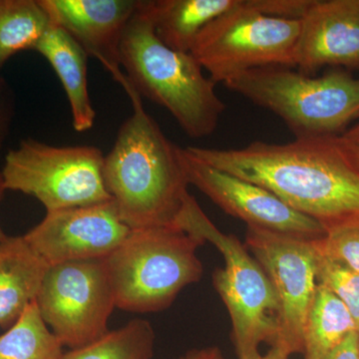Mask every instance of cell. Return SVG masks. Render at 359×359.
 Segmentation results:
<instances>
[{
  "label": "cell",
  "mask_w": 359,
  "mask_h": 359,
  "mask_svg": "<svg viewBox=\"0 0 359 359\" xmlns=\"http://www.w3.org/2000/svg\"><path fill=\"white\" fill-rule=\"evenodd\" d=\"M185 149L205 164L263 187L325 226L359 217V171L340 152L334 138Z\"/></svg>",
  "instance_id": "cell-1"
},
{
  "label": "cell",
  "mask_w": 359,
  "mask_h": 359,
  "mask_svg": "<svg viewBox=\"0 0 359 359\" xmlns=\"http://www.w3.org/2000/svg\"><path fill=\"white\" fill-rule=\"evenodd\" d=\"M120 85L133 110L104 159L106 188L130 230L174 226L189 193L180 147L146 112L126 76Z\"/></svg>",
  "instance_id": "cell-2"
},
{
  "label": "cell",
  "mask_w": 359,
  "mask_h": 359,
  "mask_svg": "<svg viewBox=\"0 0 359 359\" xmlns=\"http://www.w3.org/2000/svg\"><path fill=\"white\" fill-rule=\"evenodd\" d=\"M125 76L139 95L166 109L191 138L216 131L226 105L216 83L191 53L175 51L156 35L149 0H139L120 45Z\"/></svg>",
  "instance_id": "cell-3"
},
{
  "label": "cell",
  "mask_w": 359,
  "mask_h": 359,
  "mask_svg": "<svg viewBox=\"0 0 359 359\" xmlns=\"http://www.w3.org/2000/svg\"><path fill=\"white\" fill-rule=\"evenodd\" d=\"M224 85L280 117L299 140L334 138L359 118V77L341 70L313 77L269 66L245 71Z\"/></svg>",
  "instance_id": "cell-4"
},
{
  "label": "cell",
  "mask_w": 359,
  "mask_h": 359,
  "mask_svg": "<svg viewBox=\"0 0 359 359\" xmlns=\"http://www.w3.org/2000/svg\"><path fill=\"white\" fill-rule=\"evenodd\" d=\"M174 226L221 252L224 266L214 271L212 283L230 314L236 353L238 359H259V346L273 344L278 330V297L266 271L235 236L212 224L190 193Z\"/></svg>",
  "instance_id": "cell-5"
},
{
  "label": "cell",
  "mask_w": 359,
  "mask_h": 359,
  "mask_svg": "<svg viewBox=\"0 0 359 359\" xmlns=\"http://www.w3.org/2000/svg\"><path fill=\"white\" fill-rule=\"evenodd\" d=\"M203 245L175 226L130 231L105 259L116 308L136 313L169 308L182 290L202 278L197 249Z\"/></svg>",
  "instance_id": "cell-6"
},
{
  "label": "cell",
  "mask_w": 359,
  "mask_h": 359,
  "mask_svg": "<svg viewBox=\"0 0 359 359\" xmlns=\"http://www.w3.org/2000/svg\"><path fill=\"white\" fill-rule=\"evenodd\" d=\"M104 159L94 146H52L27 138L7 152L1 172L6 191L32 196L49 212L113 201Z\"/></svg>",
  "instance_id": "cell-7"
},
{
  "label": "cell",
  "mask_w": 359,
  "mask_h": 359,
  "mask_svg": "<svg viewBox=\"0 0 359 359\" xmlns=\"http://www.w3.org/2000/svg\"><path fill=\"white\" fill-rule=\"evenodd\" d=\"M301 20L276 18L259 11V0L219 16L200 33L191 54L215 83L255 68H295Z\"/></svg>",
  "instance_id": "cell-8"
},
{
  "label": "cell",
  "mask_w": 359,
  "mask_h": 359,
  "mask_svg": "<svg viewBox=\"0 0 359 359\" xmlns=\"http://www.w3.org/2000/svg\"><path fill=\"white\" fill-rule=\"evenodd\" d=\"M35 302L63 346L80 348L100 339L116 309L105 259L49 266Z\"/></svg>",
  "instance_id": "cell-9"
},
{
  "label": "cell",
  "mask_w": 359,
  "mask_h": 359,
  "mask_svg": "<svg viewBox=\"0 0 359 359\" xmlns=\"http://www.w3.org/2000/svg\"><path fill=\"white\" fill-rule=\"evenodd\" d=\"M313 242L250 226L245 233L247 248L266 271L278 297L273 344L292 354L304 353V325L318 285Z\"/></svg>",
  "instance_id": "cell-10"
},
{
  "label": "cell",
  "mask_w": 359,
  "mask_h": 359,
  "mask_svg": "<svg viewBox=\"0 0 359 359\" xmlns=\"http://www.w3.org/2000/svg\"><path fill=\"white\" fill-rule=\"evenodd\" d=\"M189 185L218 205L226 214L242 219L250 228L278 235L316 241L325 237V224L295 211L263 187L205 164L180 147Z\"/></svg>",
  "instance_id": "cell-11"
},
{
  "label": "cell",
  "mask_w": 359,
  "mask_h": 359,
  "mask_svg": "<svg viewBox=\"0 0 359 359\" xmlns=\"http://www.w3.org/2000/svg\"><path fill=\"white\" fill-rule=\"evenodd\" d=\"M130 229L114 201L46 212L23 235L49 266L67 262L106 259L128 237Z\"/></svg>",
  "instance_id": "cell-12"
},
{
  "label": "cell",
  "mask_w": 359,
  "mask_h": 359,
  "mask_svg": "<svg viewBox=\"0 0 359 359\" xmlns=\"http://www.w3.org/2000/svg\"><path fill=\"white\" fill-rule=\"evenodd\" d=\"M51 22L63 28L118 83L125 77L120 45L139 0H39Z\"/></svg>",
  "instance_id": "cell-13"
},
{
  "label": "cell",
  "mask_w": 359,
  "mask_h": 359,
  "mask_svg": "<svg viewBox=\"0 0 359 359\" xmlns=\"http://www.w3.org/2000/svg\"><path fill=\"white\" fill-rule=\"evenodd\" d=\"M325 66L359 70V0H311L301 18L295 67L311 75Z\"/></svg>",
  "instance_id": "cell-14"
},
{
  "label": "cell",
  "mask_w": 359,
  "mask_h": 359,
  "mask_svg": "<svg viewBox=\"0 0 359 359\" xmlns=\"http://www.w3.org/2000/svg\"><path fill=\"white\" fill-rule=\"evenodd\" d=\"M49 266L23 236L0 243V327L8 330L36 301Z\"/></svg>",
  "instance_id": "cell-15"
},
{
  "label": "cell",
  "mask_w": 359,
  "mask_h": 359,
  "mask_svg": "<svg viewBox=\"0 0 359 359\" xmlns=\"http://www.w3.org/2000/svg\"><path fill=\"white\" fill-rule=\"evenodd\" d=\"M57 75L70 106L73 128L79 133L94 126L96 111L88 88V54L63 28L51 22L35 50Z\"/></svg>",
  "instance_id": "cell-16"
},
{
  "label": "cell",
  "mask_w": 359,
  "mask_h": 359,
  "mask_svg": "<svg viewBox=\"0 0 359 359\" xmlns=\"http://www.w3.org/2000/svg\"><path fill=\"white\" fill-rule=\"evenodd\" d=\"M243 0H149L156 35L169 48L191 53L203 29Z\"/></svg>",
  "instance_id": "cell-17"
},
{
  "label": "cell",
  "mask_w": 359,
  "mask_h": 359,
  "mask_svg": "<svg viewBox=\"0 0 359 359\" xmlns=\"http://www.w3.org/2000/svg\"><path fill=\"white\" fill-rule=\"evenodd\" d=\"M358 325L344 302L318 283L304 332V359H323Z\"/></svg>",
  "instance_id": "cell-18"
},
{
  "label": "cell",
  "mask_w": 359,
  "mask_h": 359,
  "mask_svg": "<svg viewBox=\"0 0 359 359\" xmlns=\"http://www.w3.org/2000/svg\"><path fill=\"white\" fill-rule=\"evenodd\" d=\"M50 25L39 0H0V74L14 55L35 50Z\"/></svg>",
  "instance_id": "cell-19"
},
{
  "label": "cell",
  "mask_w": 359,
  "mask_h": 359,
  "mask_svg": "<svg viewBox=\"0 0 359 359\" xmlns=\"http://www.w3.org/2000/svg\"><path fill=\"white\" fill-rule=\"evenodd\" d=\"M63 347L44 323L35 302L0 335V359H61Z\"/></svg>",
  "instance_id": "cell-20"
},
{
  "label": "cell",
  "mask_w": 359,
  "mask_h": 359,
  "mask_svg": "<svg viewBox=\"0 0 359 359\" xmlns=\"http://www.w3.org/2000/svg\"><path fill=\"white\" fill-rule=\"evenodd\" d=\"M154 346L152 325L135 318L87 346L69 349L61 359H152Z\"/></svg>",
  "instance_id": "cell-21"
},
{
  "label": "cell",
  "mask_w": 359,
  "mask_h": 359,
  "mask_svg": "<svg viewBox=\"0 0 359 359\" xmlns=\"http://www.w3.org/2000/svg\"><path fill=\"white\" fill-rule=\"evenodd\" d=\"M316 250L318 283L344 302L359 330V273Z\"/></svg>",
  "instance_id": "cell-22"
},
{
  "label": "cell",
  "mask_w": 359,
  "mask_h": 359,
  "mask_svg": "<svg viewBox=\"0 0 359 359\" xmlns=\"http://www.w3.org/2000/svg\"><path fill=\"white\" fill-rule=\"evenodd\" d=\"M314 244L325 256L359 273V217L325 224V237Z\"/></svg>",
  "instance_id": "cell-23"
},
{
  "label": "cell",
  "mask_w": 359,
  "mask_h": 359,
  "mask_svg": "<svg viewBox=\"0 0 359 359\" xmlns=\"http://www.w3.org/2000/svg\"><path fill=\"white\" fill-rule=\"evenodd\" d=\"M15 113V93L6 78L0 74V150L11 135Z\"/></svg>",
  "instance_id": "cell-24"
},
{
  "label": "cell",
  "mask_w": 359,
  "mask_h": 359,
  "mask_svg": "<svg viewBox=\"0 0 359 359\" xmlns=\"http://www.w3.org/2000/svg\"><path fill=\"white\" fill-rule=\"evenodd\" d=\"M334 141L346 160L359 171V123L334 137Z\"/></svg>",
  "instance_id": "cell-25"
},
{
  "label": "cell",
  "mask_w": 359,
  "mask_h": 359,
  "mask_svg": "<svg viewBox=\"0 0 359 359\" xmlns=\"http://www.w3.org/2000/svg\"><path fill=\"white\" fill-rule=\"evenodd\" d=\"M323 359H359L358 332L346 337Z\"/></svg>",
  "instance_id": "cell-26"
},
{
  "label": "cell",
  "mask_w": 359,
  "mask_h": 359,
  "mask_svg": "<svg viewBox=\"0 0 359 359\" xmlns=\"http://www.w3.org/2000/svg\"><path fill=\"white\" fill-rule=\"evenodd\" d=\"M180 359H224V356L219 347L208 346L192 349Z\"/></svg>",
  "instance_id": "cell-27"
},
{
  "label": "cell",
  "mask_w": 359,
  "mask_h": 359,
  "mask_svg": "<svg viewBox=\"0 0 359 359\" xmlns=\"http://www.w3.org/2000/svg\"><path fill=\"white\" fill-rule=\"evenodd\" d=\"M292 354L289 349L278 344H273L268 353L262 355L259 359H290Z\"/></svg>",
  "instance_id": "cell-28"
},
{
  "label": "cell",
  "mask_w": 359,
  "mask_h": 359,
  "mask_svg": "<svg viewBox=\"0 0 359 359\" xmlns=\"http://www.w3.org/2000/svg\"><path fill=\"white\" fill-rule=\"evenodd\" d=\"M6 193V186H4V176H2V172L1 170H0V202L4 200ZM6 237V233H4V231H2L1 226H0V243H1Z\"/></svg>",
  "instance_id": "cell-29"
},
{
  "label": "cell",
  "mask_w": 359,
  "mask_h": 359,
  "mask_svg": "<svg viewBox=\"0 0 359 359\" xmlns=\"http://www.w3.org/2000/svg\"><path fill=\"white\" fill-rule=\"evenodd\" d=\"M358 346H359V330H358Z\"/></svg>",
  "instance_id": "cell-30"
}]
</instances>
